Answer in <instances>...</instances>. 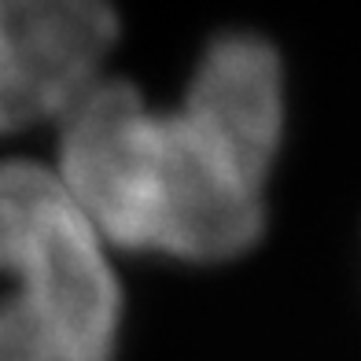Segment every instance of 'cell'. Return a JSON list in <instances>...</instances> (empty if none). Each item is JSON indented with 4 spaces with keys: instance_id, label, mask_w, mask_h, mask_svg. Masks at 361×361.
<instances>
[{
    "instance_id": "6da1fadb",
    "label": "cell",
    "mask_w": 361,
    "mask_h": 361,
    "mask_svg": "<svg viewBox=\"0 0 361 361\" xmlns=\"http://www.w3.org/2000/svg\"><path fill=\"white\" fill-rule=\"evenodd\" d=\"M59 185L122 251L228 262L266 233V180L284 137V71L258 34H221L177 111L96 78L59 114Z\"/></svg>"
},
{
    "instance_id": "7a4b0ae2",
    "label": "cell",
    "mask_w": 361,
    "mask_h": 361,
    "mask_svg": "<svg viewBox=\"0 0 361 361\" xmlns=\"http://www.w3.org/2000/svg\"><path fill=\"white\" fill-rule=\"evenodd\" d=\"M56 170L0 159V361H114L122 284Z\"/></svg>"
},
{
    "instance_id": "3957f363",
    "label": "cell",
    "mask_w": 361,
    "mask_h": 361,
    "mask_svg": "<svg viewBox=\"0 0 361 361\" xmlns=\"http://www.w3.org/2000/svg\"><path fill=\"white\" fill-rule=\"evenodd\" d=\"M118 30L111 0H0V44L34 122L56 118L100 78Z\"/></svg>"
},
{
    "instance_id": "277c9868",
    "label": "cell",
    "mask_w": 361,
    "mask_h": 361,
    "mask_svg": "<svg viewBox=\"0 0 361 361\" xmlns=\"http://www.w3.org/2000/svg\"><path fill=\"white\" fill-rule=\"evenodd\" d=\"M34 126V114H30V104L19 89V78L11 71V59L0 44V133H15V129Z\"/></svg>"
}]
</instances>
